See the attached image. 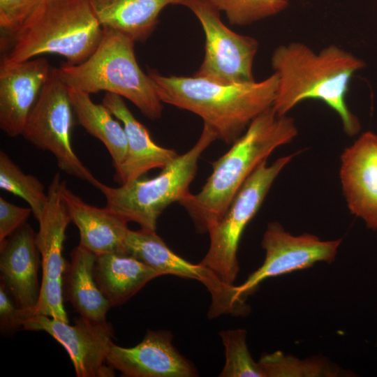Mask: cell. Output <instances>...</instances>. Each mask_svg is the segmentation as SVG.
I'll return each instance as SVG.
<instances>
[{
    "label": "cell",
    "instance_id": "2e32d148",
    "mask_svg": "<svg viewBox=\"0 0 377 377\" xmlns=\"http://www.w3.org/2000/svg\"><path fill=\"white\" fill-rule=\"evenodd\" d=\"M52 67L43 57L0 65V128L9 137L22 135Z\"/></svg>",
    "mask_w": 377,
    "mask_h": 377
},
{
    "label": "cell",
    "instance_id": "9c48e42d",
    "mask_svg": "<svg viewBox=\"0 0 377 377\" xmlns=\"http://www.w3.org/2000/svg\"><path fill=\"white\" fill-rule=\"evenodd\" d=\"M184 6L196 16L205 36L203 61L194 76L221 84L255 81L253 65L258 40L229 29L209 0H186Z\"/></svg>",
    "mask_w": 377,
    "mask_h": 377
},
{
    "label": "cell",
    "instance_id": "f1b7e54d",
    "mask_svg": "<svg viewBox=\"0 0 377 377\" xmlns=\"http://www.w3.org/2000/svg\"><path fill=\"white\" fill-rule=\"evenodd\" d=\"M32 210L22 207L0 197V242L27 223Z\"/></svg>",
    "mask_w": 377,
    "mask_h": 377
},
{
    "label": "cell",
    "instance_id": "d6986e66",
    "mask_svg": "<svg viewBox=\"0 0 377 377\" xmlns=\"http://www.w3.org/2000/svg\"><path fill=\"white\" fill-rule=\"evenodd\" d=\"M62 195L71 221L79 230V244L96 256L126 253L124 241L129 230L126 221L106 207L98 208L87 204L68 188L66 182Z\"/></svg>",
    "mask_w": 377,
    "mask_h": 377
},
{
    "label": "cell",
    "instance_id": "5bb4252c",
    "mask_svg": "<svg viewBox=\"0 0 377 377\" xmlns=\"http://www.w3.org/2000/svg\"><path fill=\"white\" fill-rule=\"evenodd\" d=\"M108 363L126 377H193V364L173 346L172 335L166 330H148L140 343L125 348L114 343Z\"/></svg>",
    "mask_w": 377,
    "mask_h": 377
},
{
    "label": "cell",
    "instance_id": "277c9868",
    "mask_svg": "<svg viewBox=\"0 0 377 377\" xmlns=\"http://www.w3.org/2000/svg\"><path fill=\"white\" fill-rule=\"evenodd\" d=\"M103 34L89 0H43L19 29L1 36V63L57 54L68 64H79L94 52Z\"/></svg>",
    "mask_w": 377,
    "mask_h": 377
},
{
    "label": "cell",
    "instance_id": "603a6c76",
    "mask_svg": "<svg viewBox=\"0 0 377 377\" xmlns=\"http://www.w3.org/2000/svg\"><path fill=\"white\" fill-rule=\"evenodd\" d=\"M68 89L79 124L105 146L116 169L124 160L128 148L122 124L103 103L92 101L89 94L73 87H68Z\"/></svg>",
    "mask_w": 377,
    "mask_h": 377
},
{
    "label": "cell",
    "instance_id": "44dd1931",
    "mask_svg": "<svg viewBox=\"0 0 377 377\" xmlns=\"http://www.w3.org/2000/svg\"><path fill=\"white\" fill-rule=\"evenodd\" d=\"M96 259L95 253L80 244L74 248L63 276V295L80 316L102 323L112 306L96 281Z\"/></svg>",
    "mask_w": 377,
    "mask_h": 377
},
{
    "label": "cell",
    "instance_id": "cb8c5ba5",
    "mask_svg": "<svg viewBox=\"0 0 377 377\" xmlns=\"http://www.w3.org/2000/svg\"><path fill=\"white\" fill-rule=\"evenodd\" d=\"M258 362L265 377H337L346 374L323 357L301 360L281 351L265 353Z\"/></svg>",
    "mask_w": 377,
    "mask_h": 377
},
{
    "label": "cell",
    "instance_id": "f546056e",
    "mask_svg": "<svg viewBox=\"0 0 377 377\" xmlns=\"http://www.w3.org/2000/svg\"><path fill=\"white\" fill-rule=\"evenodd\" d=\"M29 318L28 313L20 309L5 286L0 284V330L3 334L13 332Z\"/></svg>",
    "mask_w": 377,
    "mask_h": 377
},
{
    "label": "cell",
    "instance_id": "5b68a950",
    "mask_svg": "<svg viewBox=\"0 0 377 377\" xmlns=\"http://www.w3.org/2000/svg\"><path fill=\"white\" fill-rule=\"evenodd\" d=\"M135 43L119 31L103 28L102 38L90 57L76 65L61 64L57 68L59 76L67 87L89 94L105 91L119 95L146 117L159 119L163 103L151 77L137 62Z\"/></svg>",
    "mask_w": 377,
    "mask_h": 377
},
{
    "label": "cell",
    "instance_id": "4fadbf2b",
    "mask_svg": "<svg viewBox=\"0 0 377 377\" xmlns=\"http://www.w3.org/2000/svg\"><path fill=\"white\" fill-rule=\"evenodd\" d=\"M22 330L44 331L66 350L77 377H110L114 369L108 355L114 343L111 325L80 316L73 325L45 315L37 314L26 320Z\"/></svg>",
    "mask_w": 377,
    "mask_h": 377
},
{
    "label": "cell",
    "instance_id": "4316f807",
    "mask_svg": "<svg viewBox=\"0 0 377 377\" xmlns=\"http://www.w3.org/2000/svg\"><path fill=\"white\" fill-rule=\"evenodd\" d=\"M232 25L246 26L283 11L289 0H209Z\"/></svg>",
    "mask_w": 377,
    "mask_h": 377
},
{
    "label": "cell",
    "instance_id": "484cf974",
    "mask_svg": "<svg viewBox=\"0 0 377 377\" xmlns=\"http://www.w3.org/2000/svg\"><path fill=\"white\" fill-rule=\"evenodd\" d=\"M220 337L225 348V364L219 376L265 377L248 349L246 330H222Z\"/></svg>",
    "mask_w": 377,
    "mask_h": 377
},
{
    "label": "cell",
    "instance_id": "7a4b0ae2",
    "mask_svg": "<svg viewBox=\"0 0 377 377\" xmlns=\"http://www.w3.org/2000/svg\"><path fill=\"white\" fill-rule=\"evenodd\" d=\"M297 135L294 119L279 116L272 107L258 114L231 148L212 163V172L200 192L189 193L179 203L198 232H208L225 215L244 182L278 147Z\"/></svg>",
    "mask_w": 377,
    "mask_h": 377
},
{
    "label": "cell",
    "instance_id": "d4e9b609",
    "mask_svg": "<svg viewBox=\"0 0 377 377\" xmlns=\"http://www.w3.org/2000/svg\"><path fill=\"white\" fill-rule=\"evenodd\" d=\"M0 188L26 201L38 220L48 200L43 183L35 176L25 174L3 151H0Z\"/></svg>",
    "mask_w": 377,
    "mask_h": 377
},
{
    "label": "cell",
    "instance_id": "8992f818",
    "mask_svg": "<svg viewBox=\"0 0 377 377\" xmlns=\"http://www.w3.org/2000/svg\"><path fill=\"white\" fill-rule=\"evenodd\" d=\"M215 134L203 126L196 143L186 153L178 155L160 174L150 179L138 178L118 187L102 182L97 186L106 199V207L128 223L141 229L156 231L157 221L164 209L180 202L190 192L201 154L215 140Z\"/></svg>",
    "mask_w": 377,
    "mask_h": 377
},
{
    "label": "cell",
    "instance_id": "4dcf8cb0",
    "mask_svg": "<svg viewBox=\"0 0 377 377\" xmlns=\"http://www.w3.org/2000/svg\"><path fill=\"white\" fill-rule=\"evenodd\" d=\"M376 346H377V343H376Z\"/></svg>",
    "mask_w": 377,
    "mask_h": 377
},
{
    "label": "cell",
    "instance_id": "e0dca14e",
    "mask_svg": "<svg viewBox=\"0 0 377 377\" xmlns=\"http://www.w3.org/2000/svg\"><path fill=\"white\" fill-rule=\"evenodd\" d=\"M40 255L36 233L27 223L0 242L1 283L29 318L34 314L40 293Z\"/></svg>",
    "mask_w": 377,
    "mask_h": 377
},
{
    "label": "cell",
    "instance_id": "30bf717a",
    "mask_svg": "<svg viewBox=\"0 0 377 377\" xmlns=\"http://www.w3.org/2000/svg\"><path fill=\"white\" fill-rule=\"evenodd\" d=\"M64 182L59 172L54 175L47 204L38 220L36 243L42 258L43 276L34 316L41 314L69 323L63 304V276L67 262L62 252L66 230L72 221L62 195Z\"/></svg>",
    "mask_w": 377,
    "mask_h": 377
},
{
    "label": "cell",
    "instance_id": "7402d4cb",
    "mask_svg": "<svg viewBox=\"0 0 377 377\" xmlns=\"http://www.w3.org/2000/svg\"><path fill=\"white\" fill-rule=\"evenodd\" d=\"M159 276L160 272L126 253L96 256L95 279L112 307L124 304Z\"/></svg>",
    "mask_w": 377,
    "mask_h": 377
},
{
    "label": "cell",
    "instance_id": "ffe728a7",
    "mask_svg": "<svg viewBox=\"0 0 377 377\" xmlns=\"http://www.w3.org/2000/svg\"><path fill=\"white\" fill-rule=\"evenodd\" d=\"M89 1L103 28L115 30L140 43L152 34L165 7L186 3V0Z\"/></svg>",
    "mask_w": 377,
    "mask_h": 377
},
{
    "label": "cell",
    "instance_id": "83f0119b",
    "mask_svg": "<svg viewBox=\"0 0 377 377\" xmlns=\"http://www.w3.org/2000/svg\"><path fill=\"white\" fill-rule=\"evenodd\" d=\"M43 0H0V27L2 36L19 29Z\"/></svg>",
    "mask_w": 377,
    "mask_h": 377
},
{
    "label": "cell",
    "instance_id": "6da1fadb",
    "mask_svg": "<svg viewBox=\"0 0 377 377\" xmlns=\"http://www.w3.org/2000/svg\"><path fill=\"white\" fill-rule=\"evenodd\" d=\"M271 65L278 77L272 106L277 114L286 115L305 100H319L338 114L347 135L360 131V121L348 107L346 95L352 77L366 66L362 59L334 44L316 52L295 41L276 47Z\"/></svg>",
    "mask_w": 377,
    "mask_h": 377
},
{
    "label": "cell",
    "instance_id": "3957f363",
    "mask_svg": "<svg viewBox=\"0 0 377 377\" xmlns=\"http://www.w3.org/2000/svg\"><path fill=\"white\" fill-rule=\"evenodd\" d=\"M162 101L190 111L203 121L216 139L233 144L261 112L272 106L278 83L276 73L260 82L221 84L193 76L147 73Z\"/></svg>",
    "mask_w": 377,
    "mask_h": 377
},
{
    "label": "cell",
    "instance_id": "8fae6325",
    "mask_svg": "<svg viewBox=\"0 0 377 377\" xmlns=\"http://www.w3.org/2000/svg\"><path fill=\"white\" fill-rule=\"evenodd\" d=\"M124 246L126 252L161 274L195 279L201 282L211 294L209 318L224 314L244 315L249 312L245 300L237 294L236 286L223 281L212 270L191 263L175 253L157 235L156 231L129 229Z\"/></svg>",
    "mask_w": 377,
    "mask_h": 377
},
{
    "label": "cell",
    "instance_id": "ba28073f",
    "mask_svg": "<svg viewBox=\"0 0 377 377\" xmlns=\"http://www.w3.org/2000/svg\"><path fill=\"white\" fill-rule=\"evenodd\" d=\"M73 113L68 87L59 77L57 68L52 67L22 135L36 147L53 154L61 170L96 187L101 182L72 147Z\"/></svg>",
    "mask_w": 377,
    "mask_h": 377
},
{
    "label": "cell",
    "instance_id": "ac0fdd59",
    "mask_svg": "<svg viewBox=\"0 0 377 377\" xmlns=\"http://www.w3.org/2000/svg\"><path fill=\"white\" fill-rule=\"evenodd\" d=\"M102 103L120 121L127 137L125 158L114 169V179L120 185L140 178L151 169L162 170L177 157L175 150L162 147L152 140L147 129L135 119L121 96L105 92Z\"/></svg>",
    "mask_w": 377,
    "mask_h": 377
},
{
    "label": "cell",
    "instance_id": "52a82bcc",
    "mask_svg": "<svg viewBox=\"0 0 377 377\" xmlns=\"http://www.w3.org/2000/svg\"><path fill=\"white\" fill-rule=\"evenodd\" d=\"M294 154L268 165L261 162L244 182L223 217L207 232L209 249L200 263L226 283L234 285L239 273L237 250L242 235L260 209L273 182Z\"/></svg>",
    "mask_w": 377,
    "mask_h": 377
},
{
    "label": "cell",
    "instance_id": "9a60e30c",
    "mask_svg": "<svg viewBox=\"0 0 377 377\" xmlns=\"http://www.w3.org/2000/svg\"><path fill=\"white\" fill-rule=\"evenodd\" d=\"M339 177L350 212L377 230V134L367 131L343 150Z\"/></svg>",
    "mask_w": 377,
    "mask_h": 377
},
{
    "label": "cell",
    "instance_id": "7c38bea8",
    "mask_svg": "<svg viewBox=\"0 0 377 377\" xmlns=\"http://www.w3.org/2000/svg\"><path fill=\"white\" fill-rule=\"evenodd\" d=\"M341 241L321 240L309 233L293 235L279 223H269L261 243L265 251L264 262L243 283L236 286L238 297L245 300L266 279L307 269L318 262L332 263Z\"/></svg>",
    "mask_w": 377,
    "mask_h": 377
}]
</instances>
